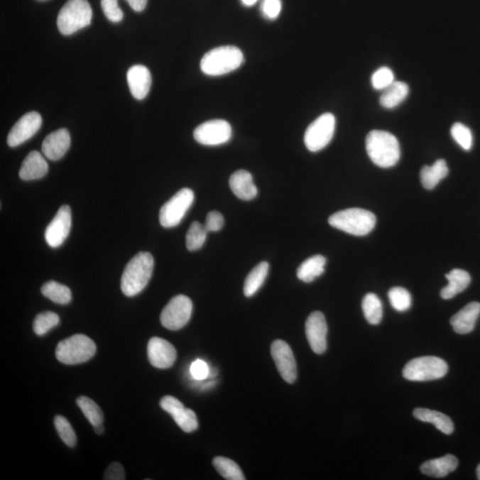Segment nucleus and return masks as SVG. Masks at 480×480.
Instances as JSON below:
<instances>
[{
	"label": "nucleus",
	"mask_w": 480,
	"mask_h": 480,
	"mask_svg": "<svg viewBox=\"0 0 480 480\" xmlns=\"http://www.w3.org/2000/svg\"><path fill=\"white\" fill-rule=\"evenodd\" d=\"M154 259L151 253L140 252L126 264L121 277V290L129 298L138 295L153 276Z\"/></svg>",
	"instance_id": "obj_1"
},
{
	"label": "nucleus",
	"mask_w": 480,
	"mask_h": 480,
	"mask_svg": "<svg viewBox=\"0 0 480 480\" xmlns=\"http://www.w3.org/2000/svg\"><path fill=\"white\" fill-rule=\"evenodd\" d=\"M366 147L369 158L380 168H393L400 160V143L393 133L373 130L366 136Z\"/></svg>",
	"instance_id": "obj_2"
},
{
	"label": "nucleus",
	"mask_w": 480,
	"mask_h": 480,
	"mask_svg": "<svg viewBox=\"0 0 480 480\" xmlns=\"http://www.w3.org/2000/svg\"><path fill=\"white\" fill-rule=\"evenodd\" d=\"M244 62V55L234 45H222L212 49L203 56L200 69L208 76H222L239 69Z\"/></svg>",
	"instance_id": "obj_3"
},
{
	"label": "nucleus",
	"mask_w": 480,
	"mask_h": 480,
	"mask_svg": "<svg viewBox=\"0 0 480 480\" xmlns=\"http://www.w3.org/2000/svg\"><path fill=\"white\" fill-rule=\"evenodd\" d=\"M328 222L348 234L366 236L376 227V217L372 212L361 208H349L332 214Z\"/></svg>",
	"instance_id": "obj_4"
},
{
	"label": "nucleus",
	"mask_w": 480,
	"mask_h": 480,
	"mask_svg": "<svg viewBox=\"0 0 480 480\" xmlns=\"http://www.w3.org/2000/svg\"><path fill=\"white\" fill-rule=\"evenodd\" d=\"M97 352L94 342L84 334H74L60 342L55 349L56 358L65 365L88 361Z\"/></svg>",
	"instance_id": "obj_5"
},
{
	"label": "nucleus",
	"mask_w": 480,
	"mask_h": 480,
	"mask_svg": "<svg viewBox=\"0 0 480 480\" xmlns=\"http://www.w3.org/2000/svg\"><path fill=\"white\" fill-rule=\"evenodd\" d=\"M93 11L87 0H69L60 11L58 26L65 36L90 26Z\"/></svg>",
	"instance_id": "obj_6"
},
{
	"label": "nucleus",
	"mask_w": 480,
	"mask_h": 480,
	"mask_svg": "<svg viewBox=\"0 0 480 480\" xmlns=\"http://www.w3.org/2000/svg\"><path fill=\"white\" fill-rule=\"evenodd\" d=\"M448 372V366L444 359L434 356H420L405 365L403 376L413 382H427L442 378Z\"/></svg>",
	"instance_id": "obj_7"
},
{
	"label": "nucleus",
	"mask_w": 480,
	"mask_h": 480,
	"mask_svg": "<svg viewBox=\"0 0 480 480\" xmlns=\"http://www.w3.org/2000/svg\"><path fill=\"white\" fill-rule=\"evenodd\" d=\"M194 192L188 188L180 190L160 212V222L164 228H173L180 224L194 202Z\"/></svg>",
	"instance_id": "obj_8"
},
{
	"label": "nucleus",
	"mask_w": 480,
	"mask_h": 480,
	"mask_svg": "<svg viewBox=\"0 0 480 480\" xmlns=\"http://www.w3.org/2000/svg\"><path fill=\"white\" fill-rule=\"evenodd\" d=\"M335 118L332 113H324L308 126L305 136V143L310 151L317 153L326 148L333 139Z\"/></svg>",
	"instance_id": "obj_9"
},
{
	"label": "nucleus",
	"mask_w": 480,
	"mask_h": 480,
	"mask_svg": "<svg viewBox=\"0 0 480 480\" xmlns=\"http://www.w3.org/2000/svg\"><path fill=\"white\" fill-rule=\"evenodd\" d=\"M193 305L188 296L179 295L171 299L160 315L162 326L169 330H179L185 327L192 317Z\"/></svg>",
	"instance_id": "obj_10"
},
{
	"label": "nucleus",
	"mask_w": 480,
	"mask_h": 480,
	"mask_svg": "<svg viewBox=\"0 0 480 480\" xmlns=\"http://www.w3.org/2000/svg\"><path fill=\"white\" fill-rule=\"evenodd\" d=\"M231 136V126L224 119L209 120L197 126L194 131L197 142L207 146H222L228 143Z\"/></svg>",
	"instance_id": "obj_11"
},
{
	"label": "nucleus",
	"mask_w": 480,
	"mask_h": 480,
	"mask_svg": "<svg viewBox=\"0 0 480 480\" xmlns=\"http://www.w3.org/2000/svg\"><path fill=\"white\" fill-rule=\"evenodd\" d=\"M72 227V209L68 204L59 208L55 217L45 229V239L49 246L59 248L70 234Z\"/></svg>",
	"instance_id": "obj_12"
},
{
	"label": "nucleus",
	"mask_w": 480,
	"mask_h": 480,
	"mask_svg": "<svg viewBox=\"0 0 480 480\" xmlns=\"http://www.w3.org/2000/svg\"><path fill=\"white\" fill-rule=\"evenodd\" d=\"M271 356L282 378L288 383H294L298 378V366L290 346L282 340L271 344Z\"/></svg>",
	"instance_id": "obj_13"
},
{
	"label": "nucleus",
	"mask_w": 480,
	"mask_h": 480,
	"mask_svg": "<svg viewBox=\"0 0 480 480\" xmlns=\"http://www.w3.org/2000/svg\"><path fill=\"white\" fill-rule=\"evenodd\" d=\"M160 407L174 418L175 422L183 432L190 433L197 429V416L192 409L185 408L178 398L165 396L161 398Z\"/></svg>",
	"instance_id": "obj_14"
},
{
	"label": "nucleus",
	"mask_w": 480,
	"mask_h": 480,
	"mask_svg": "<svg viewBox=\"0 0 480 480\" xmlns=\"http://www.w3.org/2000/svg\"><path fill=\"white\" fill-rule=\"evenodd\" d=\"M41 125L42 118L40 113L31 111L23 115L9 133V146L13 148L26 142L40 129Z\"/></svg>",
	"instance_id": "obj_15"
},
{
	"label": "nucleus",
	"mask_w": 480,
	"mask_h": 480,
	"mask_svg": "<svg viewBox=\"0 0 480 480\" xmlns=\"http://www.w3.org/2000/svg\"><path fill=\"white\" fill-rule=\"evenodd\" d=\"M306 337L312 351L323 354L327 351V324L322 312H314L305 324Z\"/></svg>",
	"instance_id": "obj_16"
},
{
	"label": "nucleus",
	"mask_w": 480,
	"mask_h": 480,
	"mask_svg": "<svg viewBox=\"0 0 480 480\" xmlns=\"http://www.w3.org/2000/svg\"><path fill=\"white\" fill-rule=\"evenodd\" d=\"M147 352L151 364L160 369L171 368L178 356L174 345L160 337L151 339Z\"/></svg>",
	"instance_id": "obj_17"
},
{
	"label": "nucleus",
	"mask_w": 480,
	"mask_h": 480,
	"mask_svg": "<svg viewBox=\"0 0 480 480\" xmlns=\"http://www.w3.org/2000/svg\"><path fill=\"white\" fill-rule=\"evenodd\" d=\"M70 146V136L68 130H56L45 137L42 143V153L50 160H59L65 156Z\"/></svg>",
	"instance_id": "obj_18"
},
{
	"label": "nucleus",
	"mask_w": 480,
	"mask_h": 480,
	"mask_svg": "<svg viewBox=\"0 0 480 480\" xmlns=\"http://www.w3.org/2000/svg\"><path fill=\"white\" fill-rule=\"evenodd\" d=\"M128 83L130 92L137 100H143L149 94L153 79L149 69L143 65H135L129 70Z\"/></svg>",
	"instance_id": "obj_19"
},
{
	"label": "nucleus",
	"mask_w": 480,
	"mask_h": 480,
	"mask_svg": "<svg viewBox=\"0 0 480 480\" xmlns=\"http://www.w3.org/2000/svg\"><path fill=\"white\" fill-rule=\"evenodd\" d=\"M480 314V303L472 302L452 317L450 323L455 333L469 334L474 329Z\"/></svg>",
	"instance_id": "obj_20"
},
{
	"label": "nucleus",
	"mask_w": 480,
	"mask_h": 480,
	"mask_svg": "<svg viewBox=\"0 0 480 480\" xmlns=\"http://www.w3.org/2000/svg\"><path fill=\"white\" fill-rule=\"evenodd\" d=\"M229 187L239 200H252L258 193L253 176L249 171L239 170L229 178Z\"/></svg>",
	"instance_id": "obj_21"
},
{
	"label": "nucleus",
	"mask_w": 480,
	"mask_h": 480,
	"mask_svg": "<svg viewBox=\"0 0 480 480\" xmlns=\"http://www.w3.org/2000/svg\"><path fill=\"white\" fill-rule=\"evenodd\" d=\"M48 172V162L38 151H31L23 160L19 176L23 181H31L43 178Z\"/></svg>",
	"instance_id": "obj_22"
},
{
	"label": "nucleus",
	"mask_w": 480,
	"mask_h": 480,
	"mask_svg": "<svg viewBox=\"0 0 480 480\" xmlns=\"http://www.w3.org/2000/svg\"><path fill=\"white\" fill-rule=\"evenodd\" d=\"M458 462V459L454 455L447 454L443 457L423 462L421 471L427 476L444 478L457 469Z\"/></svg>",
	"instance_id": "obj_23"
},
{
	"label": "nucleus",
	"mask_w": 480,
	"mask_h": 480,
	"mask_svg": "<svg viewBox=\"0 0 480 480\" xmlns=\"http://www.w3.org/2000/svg\"><path fill=\"white\" fill-rule=\"evenodd\" d=\"M413 414L419 421L432 423L437 430L447 435L454 432V422L449 416L444 415L443 413L427 408H415Z\"/></svg>",
	"instance_id": "obj_24"
},
{
	"label": "nucleus",
	"mask_w": 480,
	"mask_h": 480,
	"mask_svg": "<svg viewBox=\"0 0 480 480\" xmlns=\"http://www.w3.org/2000/svg\"><path fill=\"white\" fill-rule=\"evenodd\" d=\"M448 285L440 292L441 298L444 300L452 299L455 295L464 292L471 283V275L467 271L454 269L446 275Z\"/></svg>",
	"instance_id": "obj_25"
},
{
	"label": "nucleus",
	"mask_w": 480,
	"mask_h": 480,
	"mask_svg": "<svg viewBox=\"0 0 480 480\" xmlns=\"http://www.w3.org/2000/svg\"><path fill=\"white\" fill-rule=\"evenodd\" d=\"M326 263L327 259L323 256L316 255L310 257L298 268V277L299 280L305 282V283H310L324 273Z\"/></svg>",
	"instance_id": "obj_26"
},
{
	"label": "nucleus",
	"mask_w": 480,
	"mask_h": 480,
	"mask_svg": "<svg viewBox=\"0 0 480 480\" xmlns=\"http://www.w3.org/2000/svg\"><path fill=\"white\" fill-rule=\"evenodd\" d=\"M448 175V168L446 161L439 160L432 165H425L421 170V182L427 190H432L439 185L441 180L446 178Z\"/></svg>",
	"instance_id": "obj_27"
},
{
	"label": "nucleus",
	"mask_w": 480,
	"mask_h": 480,
	"mask_svg": "<svg viewBox=\"0 0 480 480\" xmlns=\"http://www.w3.org/2000/svg\"><path fill=\"white\" fill-rule=\"evenodd\" d=\"M409 87L402 81H394L389 87L383 90L380 104L386 109H393L400 105L408 97Z\"/></svg>",
	"instance_id": "obj_28"
},
{
	"label": "nucleus",
	"mask_w": 480,
	"mask_h": 480,
	"mask_svg": "<svg viewBox=\"0 0 480 480\" xmlns=\"http://www.w3.org/2000/svg\"><path fill=\"white\" fill-rule=\"evenodd\" d=\"M269 263L262 262L253 268L246 277L244 285V295L246 298H251L259 290L266 281L269 273Z\"/></svg>",
	"instance_id": "obj_29"
},
{
	"label": "nucleus",
	"mask_w": 480,
	"mask_h": 480,
	"mask_svg": "<svg viewBox=\"0 0 480 480\" xmlns=\"http://www.w3.org/2000/svg\"><path fill=\"white\" fill-rule=\"evenodd\" d=\"M41 293L45 298L58 305H68L72 298L70 289L56 281H48L45 283L41 288Z\"/></svg>",
	"instance_id": "obj_30"
},
{
	"label": "nucleus",
	"mask_w": 480,
	"mask_h": 480,
	"mask_svg": "<svg viewBox=\"0 0 480 480\" xmlns=\"http://www.w3.org/2000/svg\"><path fill=\"white\" fill-rule=\"evenodd\" d=\"M366 320L371 324H378L383 319V305L378 296L372 293L366 295L362 301Z\"/></svg>",
	"instance_id": "obj_31"
},
{
	"label": "nucleus",
	"mask_w": 480,
	"mask_h": 480,
	"mask_svg": "<svg viewBox=\"0 0 480 480\" xmlns=\"http://www.w3.org/2000/svg\"><path fill=\"white\" fill-rule=\"evenodd\" d=\"M213 464L219 474L229 480H245L241 469L231 459L217 457L214 459Z\"/></svg>",
	"instance_id": "obj_32"
},
{
	"label": "nucleus",
	"mask_w": 480,
	"mask_h": 480,
	"mask_svg": "<svg viewBox=\"0 0 480 480\" xmlns=\"http://www.w3.org/2000/svg\"><path fill=\"white\" fill-rule=\"evenodd\" d=\"M208 231L204 225L199 222H193L186 235V246L189 251H197L206 242Z\"/></svg>",
	"instance_id": "obj_33"
},
{
	"label": "nucleus",
	"mask_w": 480,
	"mask_h": 480,
	"mask_svg": "<svg viewBox=\"0 0 480 480\" xmlns=\"http://www.w3.org/2000/svg\"><path fill=\"white\" fill-rule=\"evenodd\" d=\"M77 404L92 425L97 426L104 422V413L91 398L81 396L77 398Z\"/></svg>",
	"instance_id": "obj_34"
},
{
	"label": "nucleus",
	"mask_w": 480,
	"mask_h": 480,
	"mask_svg": "<svg viewBox=\"0 0 480 480\" xmlns=\"http://www.w3.org/2000/svg\"><path fill=\"white\" fill-rule=\"evenodd\" d=\"M60 323V317L58 314L52 312H45L38 314L35 317L33 330L37 335H44L52 328L58 326Z\"/></svg>",
	"instance_id": "obj_35"
},
{
	"label": "nucleus",
	"mask_w": 480,
	"mask_h": 480,
	"mask_svg": "<svg viewBox=\"0 0 480 480\" xmlns=\"http://www.w3.org/2000/svg\"><path fill=\"white\" fill-rule=\"evenodd\" d=\"M389 299L391 306L398 312H404L410 309L412 298L407 289L400 287L391 288Z\"/></svg>",
	"instance_id": "obj_36"
},
{
	"label": "nucleus",
	"mask_w": 480,
	"mask_h": 480,
	"mask_svg": "<svg viewBox=\"0 0 480 480\" xmlns=\"http://www.w3.org/2000/svg\"><path fill=\"white\" fill-rule=\"evenodd\" d=\"M55 425L58 435L61 437L63 442L70 447H75L77 442L76 433L74 432L72 426L70 425L68 420L62 415H56Z\"/></svg>",
	"instance_id": "obj_37"
},
{
	"label": "nucleus",
	"mask_w": 480,
	"mask_h": 480,
	"mask_svg": "<svg viewBox=\"0 0 480 480\" xmlns=\"http://www.w3.org/2000/svg\"><path fill=\"white\" fill-rule=\"evenodd\" d=\"M451 135L455 142L460 146L462 149L469 151L472 147V133L467 126L462 124V123H455L452 126Z\"/></svg>",
	"instance_id": "obj_38"
},
{
	"label": "nucleus",
	"mask_w": 480,
	"mask_h": 480,
	"mask_svg": "<svg viewBox=\"0 0 480 480\" xmlns=\"http://www.w3.org/2000/svg\"><path fill=\"white\" fill-rule=\"evenodd\" d=\"M394 74L393 70L387 67H382L373 74L372 86L376 90H384L394 82Z\"/></svg>",
	"instance_id": "obj_39"
},
{
	"label": "nucleus",
	"mask_w": 480,
	"mask_h": 480,
	"mask_svg": "<svg viewBox=\"0 0 480 480\" xmlns=\"http://www.w3.org/2000/svg\"><path fill=\"white\" fill-rule=\"evenodd\" d=\"M101 5L102 11L109 21L115 23L121 22L124 13L119 6L118 0H101Z\"/></svg>",
	"instance_id": "obj_40"
},
{
	"label": "nucleus",
	"mask_w": 480,
	"mask_h": 480,
	"mask_svg": "<svg viewBox=\"0 0 480 480\" xmlns=\"http://www.w3.org/2000/svg\"><path fill=\"white\" fill-rule=\"evenodd\" d=\"M281 0H263L261 10L267 19H277L281 12Z\"/></svg>",
	"instance_id": "obj_41"
},
{
	"label": "nucleus",
	"mask_w": 480,
	"mask_h": 480,
	"mask_svg": "<svg viewBox=\"0 0 480 480\" xmlns=\"http://www.w3.org/2000/svg\"><path fill=\"white\" fill-rule=\"evenodd\" d=\"M190 375L197 381H203L207 379L210 375L209 366L206 362L201 359H197L190 366Z\"/></svg>",
	"instance_id": "obj_42"
},
{
	"label": "nucleus",
	"mask_w": 480,
	"mask_h": 480,
	"mask_svg": "<svg viewBox=\"0 0 480 480\" xmlns=\"http://www.w3.org/2000/svg\"><path fill=\"white\" fill-rule=\"evenodd\" d=\"M224 218L220 212L212 211L207 214L204 227H206L208 232H217L221 231L222 228L224 227Z\"/></svg>",
	"instance_id": "obj_43"
},
{
	"label": "nucleus",
	"mask_w": 480,
	"mask_h": 480,
	"mask_svg": "<svg viewBox=\"0 0 480 480\" xmlns=\"http://www.w3.org/2000/svg\"><path fill=\"white\" fill-rule=\"evenodd\" d=\"M104 479L106 480H124L126 479L124 469L119 462H113L106 471Z\"/></svg>",
	"instance_id": "obj_44"
},
{
	"label": "nucleus",
	"mask_w": 480,
	"mask_h": 480,
	"mask_svg": "<svg viewBox=\"0 0 480 480\" xmlns=\"http://www.w3.org/2000/svg\"><path fill=\"white\" fill-rule=\"evenodd\" d=\"M130 6L136 12H142L146 9L147 6V0H126Z\"/></svg>",
	"instance_id": "obj_45"
},
{
	"label": "nucleus",
	"mask_w": 480,
	"mask_h": 480,
	"mask_svg": "<svg viewBox=\"0 0 480 480\" xmlns=\"http://www.w3.org/2000/svg\"><path fill=\"white\" fill-rule=\"evenodd\" d=\"M243 5L246 6H252L256 4L258 0H241Z\"/></svg>",
	"instance_id": "obj_46"
},
{
	"label": "nucleus",
	"mask_w": 480,
	"mask_h": 480,
	"mask_svg": "<svg viewBox=\"0 0 480 480\" xmlns=\"http://www.w3.org/2000/svg\"><path fill=\"white\" fill-rule=\"evenodd\" d=\"M94 432L99 434V435H101V434L104 432V426H102V425L94 426Z\"/></svg>",
	"instance_id": "obj_47"
},
{
	"label": "nucleus",
	"mask_w": 480,
	"mask_h": 480,
	"mask_svg": "<svg viewBox=\"0 0 480 480\" xmlns=\"http://www.w3.org/2000/svg\"><path fill=\"white\" fill-rule=\"evenodd\" d=\"M476 476H478V479L480 480V464L476 468Z\"/></svg>",
	"instance_id": "obj_48"
}]
</instances>
